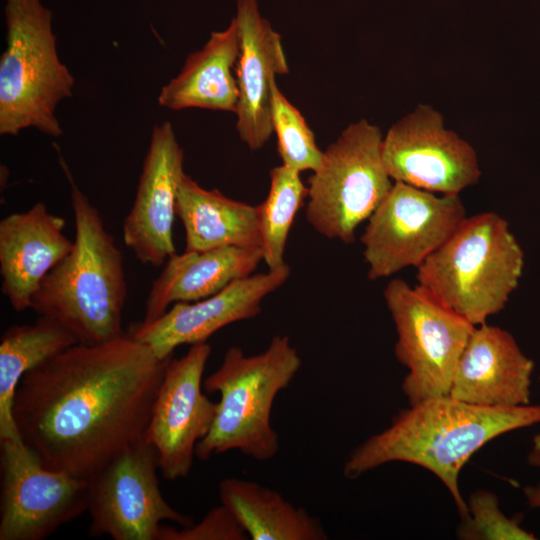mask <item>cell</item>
Here are the masks:
<instances>
[{
    "mask_svg": "<svg viewBox=\"0 0 540 540\" xmlns=\"http://www.w3.org/2000/svg\"><path fill=\"white\" fill-rule=\"evenodd\" d=\"M170 359L126 333L70 346L22 377L13 403L22 441L46 468L90 478L144 438Z\"/></svg>",
    "mask_w": 540,
    "mask_h": 540,
    "instance_id": "cell-1",
    "label": "cell"
},
{
    "mask_svg": "<svg viewBox=\"0 0 540 540\" xmlns=\"http://www.w3.org/2000/svg\"><path fill=\"white\" fill-rule=\"evenodd\" d=\"M539 423L540 405L486 407L449 395L433 397L401 410L388 428L357 446L343 475L356 479L397 461L421 466L444 484L464 519L468 508L458 480L466 462L494 438Z\"/></svg>",
    "mask_w": 540,
    "mask_h": 540,
    "instance_id": "cell-2",
    "label": "cell"
},
{
    "mask_svg": "<svg viewBox=\"0 0 540 540\" xmlns=\"http://www.w3.org/2000/svg\"><path fill=\"white\" fill-rule=\"evenodd\" d=\"M54 146L70 186L75 237L70 253L43 279L31 309L58 321L78 343L97 344L125 334L123 257L98 209L81 191L59 147Z\"/></svg>",
    "mask_w": 540,
    "mask_h": 540,
    "instance_id": "cell-3",
    "label": "cell"
},
{
    "mask_svg": "<svg viewBox=\"0 0 540 540\" xmlns=\"http://www.w3.org/2000/svg\"><path fill=\"white\" fill-rule=\"evenodd\" d=\"M525 266L524 251L495 212L466 217L417 269V286L474 326L503 310Z\"/></svg>",
    "mask_w": 540,
    "mask_h": 540,
    "instance_id": "cell-4",
    "label": "cell"
},
{
    "mask_svg": "<svg viewBox=\"0 0 540 540\" xmlns=\"http://www.w3.org/2000/svg\"><path fill=\"white\" fill-rule=\"evenodd\" d=\"M296 348L285 335H275L257 355L239 347L227 349L221 365L203 381L207 393H218L217 412L211 429L202 438L195 456L238 450L257 461H267L280 450L278 433L271 424L275 398L301 367Z\"/></svg>",
    "mask_w": 540,
    "mask_h": 540,
    "instance_id": "cell-5",
    "label": "cell"
},
{
    "mask_svg": "<svg viewBox=\"0 0 540 540\" xmlns=\"http://www.w3.org/2000/svg\"><path fill=\"white\" fill-rule=\"evenodd\" d=\"M6 48L0 57V134L35 128L50 137L63 129L57 105L75 81L60 60L52 12L41 0H6Z\"/></svg>",
    "mask_w": 540,
    "mask_h": 540,
    "instance_id": "cell-6",
    "label": "cell"
},
{
    "mask_svg": "<svg viewBox=\"0 0 540 540\" xmlns=\"http://www.w3.org/2000/svg\"><path fill=\"white\" fill-rule=\"evenodd\" d=\"M383 135L366 119L349 124L329 144L309 178L307 222L346 244L388 195L394 181L382 157Z\"/></svg>",
    "mask_w": 540,
    "mask_h": 540,
    "instance_id": "cell-7",
    "label": "cell"
},
{
    "mask_svg": "<svg viewBox=\"0 0 540 540\" xmlns=\"http://www.w3.org/2000/svg\"><path fill=\"white\" fill-rule=\"evenodd\" d=\"M383 297L397 333L395 356L407 369L410 405L449 395L456 364L475 327L417 285L391 279Z\"/></svg>",
    "mask_w": 540,
    "mask_h": 540,
    "instance_id": "cell-8",
    "label": "cell"
},
{
    "mask_svg": "<svg viewBox=\"0 0 540 540\" xmlns=\"http://www.w3.org/2000/svg\"><path fill=\"white\" fill-rule=\"evenodd\" d=\"M467 217L459 194H441L394 182L361 235L368 278L418 268Z\"/></svg>",
    "mask_w": 540,
    "mask_h": 540,
    "instance_id": "cell-9",
    "label": "cell"
},
{
    "mask_svg": "<svg viewBox=\"0 0 540 540\" xmlns=\"http://www.w3.org/2000/svg\"><path fill=\"white\" fill-rule=\"evenodd\" d=\"M158 469L156 452L143 438L88 478L89 534L114 540H157L163 521L191 525L192 518L163 497Z\"/></svg>",
    "mask_w": 540,
    "mask_h": 540,
    "instance_id": "cell-10",
    "label": "cell"
},
{
    "mask_svg": "<svg viewBox=\"0 0 540 540\" xmlns=\"http://www.w3.org/2000/svg\"><path fill=\"white\" fill-rule=\"evenodd\" d=\"M0 447V540H43L87 511L88 479L46 468L22 440Z\"/></svg>",
    "mask_w": 540,
    "mask_h": 540,
    "instance_id": "cell-11",
    "label": "cell"
},
{
    "mask_svg": "<svg viewBox=\"0 0 540 540\" xmlns=\"http://www.w3.org/2000/svg\"><path fill=\"white\" fill-rule=\"evenodd\" d=\"M210 354L211 346L202 342L180 358L171 357L152 405L144 439L154 448L158 468L168 481L189 475L196 446L216 416L217 402L203 389Z\"/></svg>",
    "mask_w": 540,
    "mask_h": 540,
    "instance_id": "cell-12",
    "label": "cell"
},
{
    "mask_svg": "<svg viewBox=\"0 0 540 540\" xmlns=\"http://www.w3.org/2000/svg\"><path fill=\"white\" fill-rule=\"evenodd\" d=\"M382 157L394 182L440 194H459L481 176L474 148L444 126L442 114L419 104L383 136Z\"/></svg>",
    "mask_w": 540,
    "mask_h": 540,
    "instance_id": "cell-13",
    "label": "cell"
},
{
    "mask_svg": "<svg viewBox=\"0 0 540 540\" xmlns=\"http://www.w3.org/2000/svg\"><path fill=\"white\" fill-rule=\"evenodd\" d=\"M184 151L169 121L153 127L132 207L123 222L125 246L143 264L162 266L176 254L173 226Z\"/></svg>",
    "mask_w": 540,
    "mask_h": 540,
    "instance_id": "cell-14",
    "label": "cell"
},
{
    "mask_svg": "<svg viewBox=\"0 0 540 540\" xmlns=\"http://www.w3.org/2000/svg\"><path fill=\"white\" fill-rule=\"evenodd\" d=\"M288 264L236 280L214 295L194 302H178L158 319L134 324L128 333L147 345L161 360L181 345L207 342L223 327L256 317L261 303L290 275Z\"/></svg>",
    "mask_w": 540,
    "mask_h": 540,
    "instance_id": "cell-15",
    "label": "cell"
},
{
    "mask_svg": "<svg viewBox=\"0 0 540 540\" xmlns=\"http://www.w3.org/2000/svg\"><path fill=\"white\" fill-rule=\"evenodd\" d=\"M234 19L240 36L236 130L242 142L256 151L273 133V85L289 67L281 36L260 14L257 0H237Z\"/></svg>",
    "mask_w": 540,
    "mask_h": 540,
    "instance_id": "cell-16",
    "label": "cell"
},
{
    "mask_svg": "<svg viewBox=\"0 0 540 540\" xmlns=\"http://www.w3.org/2000/svg\"><path fill=\"white\" fill-rule=\"evenodd\" d=\"M534 367L510 332L481 324L456 364L449 396L486 407L529 405Z\"/></svg>",
    "mask_w": 540,
    "mask_h": 540,
    "instance_id": "cell-17",
    "label": "cell"
},
{
    "mask_svg": "<svg viewBox=\"0 0 540 540\" xmlns=\"http://www.w3.org/2000/svg\"><path fill=\"white\" fill-rule=\"evenodd\" d=\"M64 228L65 219L41 202L0 221L1 291L15 311L31 309L43 279L72 250Z\"/></svg>",
    "mask_w": 540,
    "mask_h": 540,
    "instance_id": "cell-18",
    "label": "cell"
},
{
    "mask_svg": "<svg viewBox=\"0 0 540 540\" xmlns=\"http://www.w3.org/2000/svg\"><path fill=\"white\" fill-rule=\"evenodd\" d=\"M263 261L260 247L227 246L174 254L149 290L141 323L148 324L178 302H194L250 276Z\"/></svg>",
    "mask_w": 540,
    "mask_h": 540,
    "instance_id": "cell-19",
    "label": "cell"
},
{
    "mask_svg": "<svg viewBox=\"0 0 540 540\" xmlns=\"http://www.w3.org/2000/svg\"><path fill=\"white\" fill-rule=\"evenodd\" d=\"M239 55L240 36L233 18L225 29L212 32L205 45L186 58L181 71L162 86L158 104L174 111L200 108L235 112Z\"/></svg>",
    "mask_w": 540,
    "mask_h": 540,
    "instance_id": "cell-20",
    "label": "cell"
},
{
    "mask_svg": "<svg viewBox=\"0 0 540 540\" xmlns=\"http://www.w3.org/2000/svg\"><path fill=\"white\" fill-rule=\"evenodd\" d=\"M176 215L185 229L187 251L262 246L257 206L204 189L186 173L178 188Z\"/></svg>",
    "mask_w": 540,
    "mask_h": 540,
    "instance_id": "cell-21",
    "label": "cell"
},
{
    "mask_svg": "<svg viewBox=\"0 0 540 540\" xmlns=\"http://www.w3.org/2000/svg\"><path fill=\"white\" fill-rule=\"evenodd\" d=\"M221 504L252 540H327L321 521L279 492L229 477L218 485Z\"/></svg>",
    "mask_w": 540,
    "mask_h": 540,
    "instance_id": "cell-22",
    "label": "cell"
},
{
    "mask_svg": "<svg viewBox=\"0 0 540 540\" xmlns=\"http://www.w3.org/2000/svg\"><path fill=\"white\" fill-rule=\"evenodd\" d=\"M76 343L67 328L46 316L4 331L0 339V440H22L13 417L14 397L22 377Z\"/></svg>",
    "mask_w": 540,
    "mask_h": 540,
    "instance_id": "cell-23",
    "label": "cell"
},
{
    "mask_svg": "<svg viewBox=\"0 0 540 540\" xmlns=\"http://www.w3.org/2000/svg\"><path fill=\"white\" fill-rule=\"evenodd\" d=\"M307 195L308 188L302 182L299 171L284 164L270 171L267 197L257 205L263 262L268 269L286 264L284 253L288 235Z\"/></svg>",
    "mask_w": 540,
    "mask_h": 540,
    "instance_id": "cell-24",
    "label": "cell"
},
{
    "mask_svg": "<svg viewBox=\"0 0 540 540\" xmlns=\"http://www.w3.org/2000/svg\"><path fill=\"white\" fill-rule=\"evenodd\" d=\"M272 124L277 136V150L282 164L299 171L318 168L323 151L301 112L275 83L272 90Z\"/></svg>",
    "mask_w": 540,
    "mask_h": 540,
    "instance_id": "cell-25",
    "label": "cell"
},
{
    "mask_svg": "<svg viewBox=\"0 0 540 540\" xmlns=\"http://www.w3.org/2000/svg\"><path fill=\"white\" fill-rule=\"evenodd\" d=\"M468 516L461 519L457 535L463 540H535L518 518L507 517L498 497L486 490L473 492L467 502Z\"/></svg>",
    "mask_w": 540,
    "mask_h": 540,
    "instance_id": "cell-26",
    "label": "cell"
},
{
    "mask_svg": "<svg viewBox=\"0 0 540 540\" xmlns=\"http://www.w3.org/2000/svg\"><path fill=\"white\" fill-rule=\"evenodd\" d=\"M248 536L222 504L210 510L198 523L181 529L161 526L157 540H245Z\"/></svg>",
    "mask_w": 540,
    "mask_h": 540,
    "instance_id": "cell-27",
    "label": "cell"
},
{
    "mask_svg": "<svg viewBox=\"0 0 540 540\" xmlns=\"http://www.w3.org/2000/svg\"><path fill=\"white\" fill-rule=\"evenodd\" d=\"M523 492L530 507L540 508V483L525 486Z\"/></svg>",
    "mask_w": 540,
    "mask_h": 540,
    "instance_id": "cell-28",
    "label": "cell"
},
{
    "mask_svg": "<svg viewBox=\"0 0 540 540\" xmlns=\"http://www.w3.org/2000/svg\"><path fill=\"white\" fill-rule=\"evenodd\" d=\"M527 462L530 466L540 469V451L531 449L527 456Z\"/></svg>",
    "mask_w": 540,
    "mask_h": 540,
    "instance_id": "cell-29",
    "label": "cell"
},
{
    "mask_svg": "<svg viewBox=\"0 0 540 540\" xmlns=\"http://www.w3.org/2000/svg\"><path fill=\"white\" fill-rule=\"evenodd\" d=\"M532 449L540 451V433L533 437V439H532Z\"/></svg>",
    "mask_w": 540,
    "mask_h": 540,
    "instance_id": "cell-30",
    "label": "cell"
}]
</instances>
